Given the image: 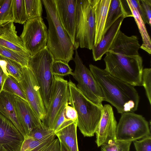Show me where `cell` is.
<instances>
[{
    "mask_svg": "<svg viewBox=\"0 0 151 151\" xmlns=\"http://www.w3.org/2000/svg\"><path fill=\"white\" fill-rule=\"evenodd\" d=\"M123 15L119 18L110 27L102 39L96 46H93L92 50L95 61L100 60L103 55L109 50L120 28L124 19Z\"/></svg>",
    "mask_w": 151,
    "mask_h": 151,
    "instance_id": "7402d4cb",
    "label": "cell"
},
{
    "mask_svg": "<svg viewBox=\"0 0 151 151\" xmlns=\"http://www.w3.org/2000/svg\"><path fill=\"white\" fill-rule=\"evenodd\" d=\"M54 60L46 46L29 59L28 67L32 70L40 87L46 110L49 105L54 81L52 66Z\"/></svg>",
    "mask_w": 151,
    "mask_h": 151,
    "instance_id": "5b68a950",
    "label": "cell"
},
{
    "mask_svg": "<svg viewBox=\"0 0 151 151\" xmlns=\"http://www.w3.org/2000/svg\"><path fill=\"white\" fill-rule=\"evenodd\" d=\"M69 95L68 81L62 77L54 76L49 105L46 115L42 121L44 127L53 129L55 122L62 109L68 102Z\"/></svg>",
    "mask_w": 151,
    "mask_h": 151,
    "instance_id": "30bf717a",
    "label": "cell"
},
{
    "mask_svg": "<svg viewBox=\"0 0 151 151\" xmlns=\"http://www.w3.org/2000/svg\"><path fill=\"white\" fill-rule=\"evenodd\" d=\"M2 91L17 96L27 101L19 82L14 78L10 75L8 76L6 79Z\"/></svg>",
    "mask_w": 151,
    "mask_h": 151,
    "instance_id": "83f0119b",
    "label": "cell"
},
{
    "mask_svg": "<svg viewBox=\"0 0 151 151\" xmlns=\"http://www.w3.org/2000/svg\"><path fill=\"white\" fill-rule=\"evenodd\" d=\"M129 1L133 7L137 11L144 23L145 24L146 23L145 18L139 0H129Z\"/></svg>",
    "mask_w": 151,
    "mask_h": 151,
    "instance_id": "f35d334b",
    "label": "cell"
},
{
    "mask_svg": "<svg viewBox=\"0 0 151 151\" xmlns=\"http://www.w3.org/2000/svg\"><path fill=\"white\" fill-rule=\"evenodd\" d=\"M14 104L17 115L24 129L26 137L29 136L35 129L43 126L41 120L27 101L15 96Z\"/></svg>",
    "mask_w": 151,
    "mask_h": 151,
    "instance_id": "9a60e30c",
    "label": "cell"
},
{
    "mask_svg": "<svg viewBox=\"0 0 151 151\" xmlns=\"http://www.w3.org/2000/svg\"><path fill=\"white\" fill-rule=\"evenodd\" d=\"M13 22L24 24L27 20L24 0H12Z\"/></svg>",
    "mask_w": 151,
    "mask_h": 151,
    "instance_id": "4316f807",
    "label": "cell"
},
{
    "mask_svg": "<svg viewBox=\"0 0 151 151\" xmlns=\"http://www.w3.org/2000/svg\"><path fill=\"white\" fill-rule=\"evenodd\" d=\"M0 65L4 73L19 82L22 79L23 67L19 63L0 55Z\"/></svg>",
    "mask_w": 151,
    "mask_h": 151,
    "instance_id": "d4e9b609",
    "label": "cell"
},
{
    "mask_svg": "<svg viewBox=\"0 0 151 151\" xmlns=\"http://www.w3.org/2000/svg\"><path fill=\"white\" fill-rule=\"evenodd\" d=\"M95 34V15L90 0H77L75 50L79 47L92 50Z\"/></svg>",
    "mask_w": 151,
    "mask_h": 151,
    "instance_id": "8992f818",
    "label": "cell"
},
{
    "mask_svg": "<svg viewBox=\"0 0 151 151\" xmlns=\"http://www.w3.org/2000/svg\"><path fill=\"white\" fill-rule=\"evenodd\" d=\"M68 102L66 103L65 107V117L66 121H78V114L75 109L68 105Z\"/></svg>",
    "mask_w": 151,
    "mask_h": 151,
    "instance_id": "8d00e7d4",
    "label": "cell"
},
{
    "mask_svg": "<svg viewBox=\"0 0 151 151\" xmlns=\"http://www.w3.org/2000/svg\"><path fill=\"white\" fill-rule=\"evenodd\" d=\"M150 127L149 122L141 115L122 114L117 124L116 140L132 142L151 136Z\"/></svg>",
    "mask_w": 151,
    "mask_h": 151,
    "instance_id": "ba28073f",
    "label": "cell"
},
{
    "mask_svg": "<svg viewBox=\"0 0 151 151\" xmlns=\"http://www.w3.org/2000/svg\"><path fill=\"white\" fill-rule=\"evenodd\" d=\"M0 55L17 62L23 67H28L29 60L31 56L27 52L15 51L1 45Z\"/></svg>",
    "mask_w": 151,
    "mask_h": 151,
    "instance_id": "484cf974",
    "label": "cell"
},
{
    "mask_svg": "<svg viewBox=\"0 0 151 151\" xmlns=\"http://www.w3.org/2000/svg\"><path fill=\"white\" fill-rule=\"evenodd\" d=\"M140 46L136 36H128L120 30L109 51L127 56L137 55Z\"/></svg>",
    "mask_w": 151,
    "mask_h": 151,
    "instance_id": "2e32d148",
    "label": "cell"
},
{
    "mask_svg": "<svg viewBox=\"0 0 151 151\" xmlns=\"http://www.w3.org/2000/svg\"><path fill=\"white\" fill-rule=\"evenodd\" d=\"M117 123L112 106L104 105L99 126L95 132V142L98 147L107 143L111 140H116Z\"/></svg>",
    "mask_w": 151,
    "mask_h": 151,
    "instance_id": "7c38bea8",
    "label": "cell"
},
{
    "mask_svg": "<svg viewBox=\"0 0 151 151\" xmlns=\"http://www.w3.org/2000/svg\"><path fill=\"white\" fill-rule=\"evenodd\" d=\"M55 133L53 129H49L43 126L42 127L34 130L29 136L35 140H39Z\"/></svg>",
    "mask_w": 151,
    "mask_h": 151,
    "instance_id": "836d02e7",
    "label": "cell"
},
{
    "mask_svg": "<svg viewBox=\"0 0 151 151\" xmlns=\"http://www.w3.org/2000/svg\"><path fill=\"white\" fill-rule=\"evenodd\" d=\"M27 20L41 17L42 2L40 0H24Z\"/></svg>",
    "mask_w": 151,
    "mask_h": 151,
    "instance_id": "f1b7e54d",
    "label": "cell"
},
{
    "mask_svg": "<svg viewBox=\"0 0 151 151\" xmlns=\"http://www.w3.org/2000/svg\"><path fill=\"white\" fill-rule=\"evenodd\" d=\"M54 0L61 24L70 37L75 48L77 0Z\"/></svg>",
    "mask_w": 151,
    "mask_h": 151,
    "instance_id": "5bb4252c",
    "label": "cell"
},
{
    "mask_svg": "<svg viewBox=\"0 0 151 151\" xmlns=\"http://www.w3.org/2000/svg\"><path fill=\"white\" fill-rule=\"evenodd\" d=\"M133 142L136 151H151V136Z\"/></svg>",
    "mask_w": 151,
    "mask_h": 151,
    "instance_id": "e575fe53",
    "label": "cell"
},
{
    "mask_svg": "<svg viewBox=\"0 0 151 151\" xmlns=\"http://www.w3.org/2000/svg\"><path fill=\"white\" fill-rule=\"evenodd\" d=\"M122 15L125 18L133 17L126 0H111L106 18L104 35L115 21Z\"/></svg>",
    "mask_w": 151,
    "mask_h": 151,
    "instance_id": "603a6c76",
    "label": "cell"
},
{
    "mask_svg": "<svg viewBox=\"0 0 151 151\" xmlns=\"http://www.w3.org/2000/svg\"><path fill=\"white\" fill-rule=\"evenodd\" d=\"M52 73L54 76H63L73 75L72 70L68 63L61 60H55L52 66Z\"/></svg>",
    "mask_w": 151,
    "mask_h": 151,
    "instance_id": "1f68e13d",
    "label": "cell"
},
{
    "mask_svg": "<svg viewBox=\"0 0 151 151\" xmlns=\"http://www.w3.org/2000/svg\"><path fill=\"white\" fill-rule=\"evenodd\" d=\"M0 45L18 52H27L21 38L17 35L13 22L0 27Z\"/></svg>",
    "mask_w": 151,
    "mask_h": 151,
    "instance_id": "44dd1931",
    "label": "cell"
},
{
    "mask_svg": "<svg viewBox=\"0 0 151 151\" xmlns=\"http://www.w3.org/2000/svg\"><path fill=\"white\" fill-rule=\"evenodd\" d=\"M73 60L75 69L72 76L78 82L77 88L87 99L102 108L105 99L103 93L90 70L83 64L76 50Z\"/></svg>",
    "mask_w": 151,
    "mask_h": 151,
    "instance_id": "52a82bcc",
    "label": "cell"
},
{
    "mask_svg": "<svg viewBox=\"0 0 151 151\" xmlns=\"http://www.w3.org/2000/svg\"><path fill=\"white\" fill-rule=\"evenodd\" d=\"M68 85L70 92L68 103L77 111V127L84 137H93L100 122L102 108L85 96L70 79Z\"/></svg>",
    "mask_w": 151,
    "mask_h": 151,
    "instance_id": "3957f363",
    "label": "cell"
},
{
    "mask_svg": "<svg viewBox=\"0 0 151 151\" xmlns=\"http://www.w3.org/2000/svg\"><path fill=\"white\" fill-rule=\"evenodd\" d=\"M141 35L142 43L140 48L149 54L151 53V41L145 24L137 11L134 9L129 0H126Z\"/></svg>",
    "mask_w": 151,
    "mask_h": 151,
    "instance_id": "cb8c5ba5",
    "label": "cell"
},
{
    "mask_svg": "<svg viewBox=\"0 0 151 151\" xmlns=\"http://www.w3.org/2000/svg\"><path fill=\"white\" fill-rule=\"evenodd\" d=\"M61 151H67L66 148L60 142Z\"/></svg>",
    "mask_w": 151,
    "mask_h": 151,
    "instance_id": "60d3db41",
    "label": "cell"
},
{
    "mask_svg": "<svg viewBox=\"0 0 151 151\" xmlns=\"http://www.w3.org/2000/svg\"><path fill=\"white\" fill-rule=\"evenodd\" d=\"M24 139L14 124L0 113V151H19Z\"/></svg>",
    "mask_w": 151,
    "mask_h": 151,
    "instance_id": "4fadbf2b",
    "label": "cell"
},
{
    "mask_svg": "<svg viewBox=\"0 0 151 151\" xmlns=\"http://www.w3.org/2000/svg\"><path fill=\"white\" fill-rule=\"evenodd\" d=\"M77 122L72 121H66L55 132V135L60 142L67 151H79L77 134Z\"/></svg>",
    "mask_w": 151,
    "mask_h": 151,
    "instance_id": "ffe728a7",
    "label": "cell"
},
{
    "mask_svg": "<svg viewBox=\"0 0 151 151\" xmlns=\"http://www.w3.org/2000/svg\"><path fill=\"white\" fill-rule=\"evenodd\" d=\"M55 133L39 140L29 136L24 137L19 151H62L60 141Z\"/></svg>",
    "mask_w": 151,
    "mask_h": 151,
    "instance_id": "ac0fdd59",
    "label": "cell"
},
{
    "mask_svg": "<svg viewBox=\"0 0 151 151\" xmlns=\"http://www.w3.org/2000/svg\"><path fill=\"white\" fill-rule=\"evenodd\" d=\"M14 97L15 95L2 91L0 94V113L10 121L25 137L24 130L17 114Z\"/></svg>",
    "mask_w": 151,
    "mask_h": 151,
    "instance_id": "d6986e66",
    "label": "cell"
},
{
    "mask_svg": "<svg viewBox=\"0 0 151 151\" xmlns=\"http://www.w3.org/2000/svg\"><path fill=\"white\" fill-rule=\"evenodd\" d=\"M146 20V23L151 25V0H139Z\"/></svg>",
    "mask_w": 151,
    "mask_h": 151,
    "instance_id": "d590c367",
    "label": "cell"
},
{
    "mask_svg": "<svg viewBox=\"0 0 151 151\" xmlns=\"http://www.w3.org/2000/svg\"><path fill=\"white\" fill-rule=\"evenodd\" d=\"M90 70L109 102L119 113L137 110L139 96L134 86L112 76L105 69L90 64Z\"/></svg>",
    "mask_w": 151,
    "mask_h": 151,
    "instance_id": "6da1fadb",
    "label": "cell"
},
{
    "mask_svg": "<svg viewBox=\"0 0 151 151\" xmlns=\"http://www.w3.org/2000/svg\"><path fill=\"white\" fill-rule=\"evenodd\" d=\"M19 83L27 101L42 121L46 115V110L40 91V87L28 67H23L22 79Z\"/></svg>",
    "mask_w": 151,
    "mask_h": 151,
    "instance_id": "8fae6325",
    "label": "cell"
},
{
    "mask_svg": "<svg viewBox=\"0 0 151 151\" xmlns=\"http://www.w3.org/2000/svg\"><path fill=\"white\" fill-rule=\"evenodd\" d=\"M46 13L48 24L47 47L54 61L61 60L68 63L73 59L75 50L67 33L59 19L54 0H42Z\"/></svg>",
    "mask_w": 151,
    "mask_h": 151,
    "instance_id": "7a4b0ae2",
    "label": "cell"
},
{
    "mask_svg": "<svg viewBox=\"0 0 151 151\" xmlns=\"http://www.w3.org/2000/svg\"><path fill=\"white\" fill-rule=\"evenodd\" d=\"M7 76L4 73L0 65V94L2 91L5 80Z\"/></svg>",
    "mask_w": 151,
    "mask_h": 151,
    "instance_id": "ab89813d",
    "label": "cell"
},
{
    "mask_svg": "<svg viewBox=\"0 0 151 151\" xmlns=\"http://www.w3.org/2000/svg\"><path fill=\"white\" fill-rule=\"evenodd\" d=\"M142 86L145 90L146 96L150 105L151 104V69H143L142 77Z\"/></svg>",
    "mask_w": 151,
    "mask_h": 151,
    "instance_id": "d6a6232c",
    "label": "cell"
},
{
    "mask_svg": "<svg viewBox=\"0 0 151 151\" xmlns=\"http://www.w3.org/2000/svg\"><path fill=\"white\" fill-rule=\"evenodd\" d=\"M104 69L112 76L131 85L142 86L143 60L139 55L127 56L108 51Z\"/></svg>",
    "mask_w": 151,
    "mask_h": 151,
    "instance_id": "277c9868",
    "label": "cell"
},
{
    "mask_svg": "<svg viewBox=\"0 0 151 151\" xmlns=\"http://www.w3.org/2000/svg\"><path fill=\"white\" fill-rule=\"evenodd\" d=\"M65 105L63 107L55 122L52 129L55 132L66 121L65 117Z\"/></svg>",
    "mask_w": 151,
    "mask_h": 151,
    "instance_id": "74e56055",
    "label": "cell"
},
{
    "mask_svg": "<svg viewBox=\"0 0 151 151\" xmlns=\"http://www.w3.org/2000/svg\"><path fill=\"white\" fill-rule=\"evenodd\" d=\"M132 143L117 140H111L101 147L100 151H130Z\"/></svg>",
    "mask_w": 151,
    "mask_h": 151,
    "instance_id": "4dcf8cb0",
    "label": "cell"
},
{
    "mask_svg": "<svg viewBox=\"0 0 151 151\" xmlns=\"http://www.w3.org/2000/svg\"><path fill=\"white\" fill-rule=\"evenodd\" d=\"M20 38L27 52L32 56L47 46L48 31L42 17L27 20Z\"/></svg>",
    "mask_w": 151,
    "mask_h": 151,
    "instance_id": "9c48e42d",
    "label": "cell"
},
{
    "mask_svg": "<svg viewBox=\"0 0 151 151\" xmlns=\"http://www.w3.org/2000/svg\"><path fill=\"white\" fill-rule=\"evenodd\" d=\"M12 3V0H0V27L13 22Z\"/></svg>",
    "mask_w": 151,
    "mask_h": 151,
    "instance_id": "f546056e",
    "label": "cell"
},
{
    "mask_svg": "<svg viewBox=\"0 0 151 151\" xmlns=\"http://www.w3.org/2000/svg\"><path fill=\"white\" fill-rule=\"evenodd\" d=\"M111 0H90L95 15L94 46L97 45L104 36L106 18Z\"/></svg>",
    "mask_w": 151,
    "mask_h": 151,
    "instance_id": "e0dca14e",
    "label": "cell"
}]
</instances>
